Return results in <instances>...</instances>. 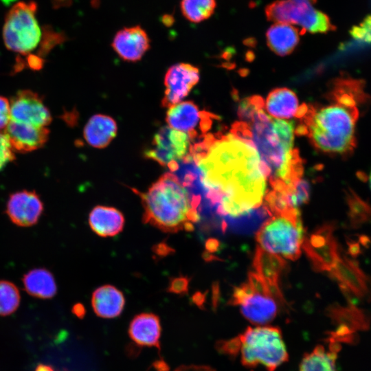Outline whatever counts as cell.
Wrapping results in <instances>:
<instances>
[{
  "instance_id": "5",
  "label": "cell",
  "mask_w": 371,
  "mask_h": 371,
  "mask_svg": "<svg viewBox=\"0 0 371 371\" xmlns=\"http://www.w3.org/2000/svg\"><path fill=\"white\" fill-rule=\"evenodd\" d=\"M229 356L240 353L242 364L249 368L258 365L274 371L288 360V352L279 328L248 327L238 337L227 340Z\"/></svg>"
},
{
  "instance_id": "43",
  "label": "cell",
  "mask_w": 371,
  "mask_h": 371,
  "mask_svg": "<svg viewBox=\"0 0 371 371\" xmlns=\"http://www.w3.org/2000/svg\"><path fill=\"white\" fill-rule=\"evenodd\" d=\"M68 1H71V0H55V1H58V3H61L63 4H65V3L67 2Z\"/></svg>"
},
{
  "instance_id": "3",
  "label": "cell",
  "mask_w": 371,
  "mask_h": 371,
  "mask_svg": "<svg viewBox=\"0 0 371 371\" xmlns=\"http://www.w3.org/2000/svg\"><path fill=\"white\" fill-rule=\"evenodd\" d=\"M368 98L361 80L339 78L330 93L331 102L320 107L308 106L296 133L307 135L320 151L348 156L357 146L359 108Z\"/></svg>"
},
{
  "instance_id": "19",
  "label": "cell",
  "mask_w": 371,
  "mask_h": 371,
  "mask_svg": "<svg viewBox=\"0 0 371 371\" xmlns=\"http://www.w3.org/2000/svg\"><path fill=\"white\" fill-rule=\"evenodd\" d=\"M264 108L272 117L278 119L301 118L308 105H300L295 93L287 88H278L268 95Z\"/></svg>"
},
{
  "instance_id": "32",
  "label": "cell",
  "mask_w": 371,
  "mask_h": 371,
  "mask_svg": "<svg viewBox=\"0 0 371 371\" xmlns=\"http://www.w3.org/2000/svg\"><path fill=\"white\" fill-rule=\"evenodd\" d=\"M310 196V186L305 180L300 179L297 182L293 191L287 195L289 205L293 208L306 203Z\"/></svg>"
},
{
  "instance_id": "41",
  "label": "cell",
  "mask_w": 371,
  "mask_h": 371,
  "mask_svg": "<svg viewBox=\"0 0 371 371\" xmlns=\"http://www.w3.org/2000/svg\"><path fill=\"white\" fill-rule=\"evenodd\" d=\"M36 371H54L52 368L48 366L45 365H39Z\"/></svg>"
},
{
  "instance_id": "10",
  "label": "cell",
  "mask_w": 371,
  "mask_h": 371,
  "mask_svg": "<svg viewBox=\"0 0 371 371\" xmlns=\"http://www.w3.org/2000/svg\"><path fill=\"white\" fill-rule=\"evenodd\" d=\"M192 138L184 132L175 130L168 125L155 133L150 146L144 152L147 159L168 166L183 158L189 152Z\"/></svg>"
},
{
  "instance_id": "4",
  "label": "cell",
  "mask_w": 371,
  "mask_h": 371,
  "mask_svg": "<svg viewBox=\"0 0 371 371\" xmlns=\"http://www.w3.org/2000/svg\"><path fill=\"white\" fill-rule=\"evenodd\" d=\"M141 199L144 223L165 232L192 230L200 219L187 190L172 172L161 175L145 192L136 190Z\"/></svg>"
},
{
  "instance_id": "23",
  "label": "cell",
  "mask_w": 371,
  "mask_h": 371,
  "mask_svg": "<svg viewBox=\"0 0 371 371\" xmlns=\"http://www.w3.org/2000/svg\"><path fill=\"white\" fill-rule=\"evenodd\" d=\"M125 304L123 293L112 285H103L92 295L91 305L95 313L103 318L119 316Z\"/></svg>"
},
{
  "instance_id": "33",
  "label": "cell",
  "mask_w": 371,
  "mask_h": 371,
  "mask_svg": "<svg viewBox=\"0 0 371 371\" xmlns=\"http://www.w3.org/2000/svg\"><path fill=\"white\" fill-rule=\"evenodd\" d=\"M247 284L252 292L272 297L268 284L258 273L252 271L249 272Z\"/></svg>"
},
{
  "instance_id": "28",
  "label": "cell",
  "mask_w": 371,
  "mask_h": 371,
  "mask_svg": "<svg viewBox=\"0 0 371 371\" xmlns=\"http://www.w3.org/2000/svg\"><path fill=\"white\" fill-rule=\"evenodd\" d=\"M253 266L267 283L278 284V279L286 267V262L278 255L270 253L258 246L255 251Z\"/></svg>"
},
{
  "instance_id": "1",
  "label": "cell",
  "mask_w": 371,
  "mask_h": 371,
  "mask_svg": "<svg viewBox=\"0 0 371 371\" xmlns=\"http://www.w3.org/2000/svg\"><path fill=\"white\" fill-rule=\"evenodd\" d=\"M190 152L203 173L205 199L218 216H238L262 205L267 179L250 142L232 133L204 135Z\"/></svg>"
},
{
  "instance_id": "29",
  "label": "cell",
  "mask_w": 371,
  "mask_h": 371,
  "mask_svg": "<svg viewBox=\"0 0 371 371\" xmlns=\"http://www.w3.org/2000/svg\"><path fill=\"white\" fill-rule=\"evenodd\" d=\"M346 199L348 207V220L352 227L357 228L371 223V205L368 202L351 189L346 192Z\"/></svg>"
},
{
  "instance_id": "13",
  "label": "cell",
  "mask_w": 371,
  "mask_h": 371,
  "mask_svg": "<svg viewBox=\"0 0 371 371\" xmlns=\"http://www.w3.org/2000/svg\"><path fill=\"white\" fill-rule=\"evenodd\" d=\"M329 273L348 300H361L371 295V279L356 261L340 257Z\"/></svg>"
},
{
  "instance_id": "31",
  "label": "cell",
  "mask_w": 371,
  "mask_h": 371,
  "mask_svg": "<svg viewBox=\"0 0 371 371\" xmlns=\"http://www.w3.org/2000/svg\"><path fill=\"white\" fill-rule=\"evenodd\" d=\"M19 303L20 293L17 286L10 281L0 280V315L12 313Z\"/></svg>"
},
{
  "instance_id": "44",
  "label": "cell",
  "mask_w": 371,
  "mask_h": 371,
  "mask_svg": "<svg viewBox=\"0 0 371 371\" xmlns=\"http://www.w3.org/2000/svg\"><path fill=\"white\" fill-rule=\"evenodd\" d=\"M369 183H370V187L371 188V172H370V177H369Z\"/></svg>"
},
{
  "instance_id": "40",
  "label": "cell",
  "mask_w": 371,
  "mask_h": 371,
  "mask_svg": "<svg viewBox=\"0 0 371 371\" xmlns=\"http://www.w3.org/2000/svg\"><path fill=\"white\" fill-rule=\"evenodd\" d=\"M212 302L213 306L216 307L218 304L219 299V286L217 283L214 284L212 289Z\"/></svg>"
},
{
  "instance_id": "20",
  "label": "cell",
  "mask_w": 371,
  "mask_h": 371,
  "mask_svg": "<svg viewBox=\"0 0 371 371\" xmlns=\"http://www.w3.org/2000/svg\"><path fill=\"white\" fill-rule=\"evenodd\" d=\"M128 335L137 344L142 346L156 347L159 351L161 325L157 315L144 313L134 317L130 323Z\"/></svg>"
},
{
  "instance_id": "27",
  "label": "cell",
  "mask_w": 371,
  "mask_h": 371,
  "mask_svg": "<svg viewBox=\"0 0 371 371\" xmlns=\"http://www.w3.org/2000/svg\"><path fill=\"white\" fill-rule=\"evenodd\" d=\"M329 350L319 345L305 354L300 366V371H336L335 361L339 350L338 342L330 341Z\"/></svg>"
},
{
  "instance_id": "38",
  "label": "cell",
  "mask_w": 371,
  "mask_h": 371,
  "mask_svg": "<svg viewBox=\"0 0 371 371\" xmlns=\"http://www.w3.org/2000/svg\"><path fill=\"white\" fill-rule=\"evenodd\" d=\"M175 371H215L209 366H181Z\"/></svg>"
},
{
  "instance_id": "16",
  "label": "cell",
  "mask_w": 371,
  "mask_h": 371,
  "mask_svg": "<svg viewBox=\"0 0 371 371\" xmlns=\"http://www.w3.org/2000/svg\"><path fill=\"white\" fill-rule=\"evenodd\" d=\"M111 47L124 60L137 62L150 47V39L139 25L124 27L115 34Z\"/></svg>"
},
{
  "instance_id": "18",
  "label": "cell",
  "mask_w": 371,
  "mask_h": 371,
  "mask_svg": "<svg viewBox=\"0 0 371 371\" xmlns=\"http://www.w3.org/2000/svg\"><path fill=\"white\" fill-rule=\"evenodd\" d=\"M49 131L46 127H38L10 120L5 128L7 137L13 150L28 153L37 150L46 143Z\"/></svg>"
},
{
  "instance_id": "25",
  "label": "cell",
  "mask_w": 371,
  "mask_h": 371,
  "mask_svg": "<svg viewBox=\"0 0 371 371\" xmlns=\"http://www.w3.org/2000/svg\"><path fill=\"white\" fill-rule=\"evenodd\" d=\"M270 217V212L263 205L238 216H225L223 221L226 229L236 234H249L260 228Z\"/></svg>"
},
{
  "instance_id": "2",
  "label": "cell",
  "mask_w": 371,
  "mask_h": 371,
  "mask_svg": "<svg viewBox=\"0 0 371 371\" xmlns=\"http://www.w3.org/2000/svg\"><path fill=\"white\" fill-rule=\"evenodd\" d=\"M238 115L242 121L233 125L231 133L256 148L271 190L291 193L303 171L302 160L293 148V124L269 116L259 96L243 100Z\"/></svg>"
},
{
  "instance_id": "37",
  "label": "cell",
  "mask_w": 371,
  "mask_h": 371,
  "mask_svg": "<svg viewBox=\"0 0 371 371\" xmlns=\"http://www.w3.org/2000/svg\"><path fill=\"white\" fill-rule=\"evenodd\" d=\"M10 120V109L8 100L0 96V130L5 128Z\"/></svg>"
},
{
  "instance_id": "14",
  "label": "cell",
  "mask_w": 371,
  "mask_h": 371,
  "mask_svg": "<svg viewBox=\"0 0 371 371\" xmlns=\"http://www.w3.org/2000/svg\"><path fill=\"white\" fill-rule=\"evenodd\" d=\"M10 120L38 127H46L52 120L41 97L30 90L19 91L10 100Z\"/></svg>"
},
{
  "instance_id": "21",
  "label": "cell",
  "mask_w": 371,
  "mask_h": 371,
  "mask_svg": "<svg viewBox=\"0 0 371 371\" xmlns=\"http://www.w3.org/2000/svg\"><path fill=\"white\" fill-rule=\"evenodd\" d=\"M117 131V124L113 117L104 114H95L86 124L83 136L89 146L104 148L115 137Z\"/></svg>"
},
{
  "instance_id": "22",
  "label": "cell",
  "mask_w": 371,
  "mask_h": 371,
  "mask_svg": "<svg viewBox=\"0 0 371 371\" xmlns=\"http://www.w3.org/2000/svg\"><path fill=\"white\" fill-rule=\"evenodd\" d=\"M89 223L91 229L98 235L102 237L113 236L122 230L124 218L116 208L98 205L90 212Z\"/></svg>"
},
{
  "instance_id": "24",
  "label": "cell",
  "mask_w": 371,
  "mask_h": 371,
  "mask_svg": "<svg viewBox=\"0 0 371 371\" xmlns=\"http://www.w3.org/2000/svg\"><path fill=\"white\" fill-rule=\"evenodd\" d=\"M301 32L295 27L286 23H275L266 32L269 47L279 56L291 54L300 41Z\"/></svg>"
},
{
  "instance_id": "39",
  "label": "cell",
  "mask_w": 371,
  "mask_h": 371,
  "mask_svg": "<svg viewBox=\"0 0 371 371\" xmlns=\"http://www.w3.org/2000/svg\"><path fill=\"white\" fill-rule=\"evenodd\" d=\"M220 243L214 238H210L205 243V247L208 252H214L218 250Z\"/></svg>"
},
{
  "instance_id": "6",
  "label": "cell",
  "mask_w": 371,
  "mask_h": 371,
  "mask_svg": "<svg viewBox=\"0 0 371 371\" xmlns=\"http://www.w3.org/2000/svg\"><path fill=\"white\" fill-rule=\"evenodd\" d=\"M304 229L297 208L272 216L259 228L256 239L263 249L295 260L301 255Z\"/></svg>"
},
{
  "instance_id": "8",
  "label": "cell",
  "mask_w": 371,
  "mask_h": 371,
  "mask_svg": "<svg viewBox=\"0 0 371 371\" xmlns=\"http://www.w3.org/2000/svg\"><path fill=\"white\" fill-rule=\"evenodd\" d=\"M317 0H276L265 9L267 19L275 23L298 25L302 33H326L335 30L329 16L317 10Z\"/></svg>"
},
{
  "instance_id": "26",
  "label": "cell",
  "mask_w": 371,
  "mask_h": 371,
  "mask_svg": "<svg viewBox=\"0 0 371 371\" xmlns=\"http://www.w3.org/2000/svg\"><path fill=\"white\" fill-rule=\"evenodd\" d=\"M23 283L26 292L36 297L49 299L56 293L57 287L54 278L46 269L30 270L24 275Z\"/></svg>"
},
{
  "instance_id": "35",
  "label": "cell",
  "mask_w": 371,
  "mask_h": 371,
  "mask_svg": "<svg viewBox=\"0 0 371 371\" xmlns=\"http://www.w3.org/2000/svg\"><path fill=\"white\" fill-rule=\"evenodd\" d=\"M188 279L186 277H178L172 279L168 291L177 294H186L188 291Z\"/></svg>"
},
{
  "instance_id": "17",
  "label": "cell",
  "mask_w": 371,
  "mask_h": 371,
  "mask_svg": "<svg viewBox=\"0 0 371 371\" xmlns=\"http://www.w3.org/2000/svg\"><path fill=\"white\" fill-rule=\"evenodd\" d=\"M43 210V204L34 191L22 190L12 194L6 205V214L20 227L36 224Z\"/></svg>"
},
{
  "instance_id": "34",
  "label": "cell",
  "mask_w": 371,
  "mask_h": 371,
  "mask_svg": "<svg viewBox=\"0 0 371 371\" xmlns=\"http://www.w3.org/2000/svg\"><path fill=\"white\" fill-rule=\"evenodd\" d=\"M14 159L13 149L7 137L0 133V171Z\"/></svg>"
},
{
  "instance_id": "42",
  "label": "cell",
  "mask_w": 371,
  "mask_h": 371,
  "mask_svg": "<svg viewBox=\"0 0 371 371\" xmlns=\"http://www.w3.org/2000/svg\"><path fill=\"white\" fill-rule=\"evenodd\" d=\"M3 3L5 5H9L12 1H14L15 0H1Z\"/></svg>"
},
{
  "instance_id": "15",
  "label": "cell",
  "mask_w": 371,
  "mask_h": 371,
  "mask_svg": "<svg viewBox=\"0 0 371 371\" xmlns=\"http://www.w3.org/2000/svg\"><path fill=\"white\" fill-rule=\"evenodd\" d=\"M199 80L197 67L188 63L171 66L165 74L161 106L170 108L186 97Z\"/></svg>"
},
{
  "instance_id": "9",
  "label": "cell",
  "mask_w": 371,
  "mask_h": 371,
  "mask_svg": "<svg viewBox=\"0 0 371 371\" xmlns=\"http://www.w3.org/2000/svg\"><path fill=\"white\" fill-rule=\"evenodd\" d=\"M335 227L333 223H325L304 237L302 247L317 271L329 272L341 257L333 236Z\"/></svg>"
},
{
  "instance_id": "30",
  "label": "cell",
  "mask_w": 371,
  "mask_h": 371,
  "mask_svg": "<svg viewBox=\"0 0 371 371\" xmlns=\"http://www.w3.org/2000/svg\"><path fill=\"white\" fill-rule=\"evenodd\" d=\"M216 0H181L182 15L188 21L198 23L208 19L214 12Z\"/></svg>"
},
{
  "instance_id": "11",
  "label": "cell",
  "mask_w": 371,
  "mask_h": 371,
  "mask_svg": "<svg viewBox=\"0 0 371 371\" xmlns=\"http://www.w3.org/2000/svg\"><path fill=\"white\" fill-rule=\"evenodd\" d=\"M229 304L239 306L243 315L258 325L271 322L277 315L280 305L272 297L252 292L247 283L234 289Z\"/></svg>"
},
{
  "instance_id": "36",
  "label": "cell",
  "mask_w": 371,
  "mask_h": 371,
  "mask_svg": "<svg viewBox=\"0 0 371 371\" xmlns=\"http://www.w3.org/2000/svg\"><path fill=\"white\" fill-rule=\"evenodd\" d=\"M353 30L352 34L354 38L366 42H371V21H368Z\"/></svg>"
},
{
  "instance_id": "7",
  "label": "cell",
  "mask_w": 371,
  "mask_h": 371,
  "mask_svg": "<svg viewBox=\"0 0 371 371\" xmlns=\"http://www.w3.org/2000/svg\"><path fill=\"white\" fill-rule=\"evenodd\" d=\"M34 1L19 2L8 12L3 29L6 47L21 55H29L38 46L41 32L36 19Z\"/></svg>"
},
{
  "instance_id": "12",
  "label": "cell",
  "mask_w": 371,
  "mask_h": 371,
  "mask_svg": "<svg viewBox=\"0 0 371 371\" xmlns=\"http://www.w3.org/2000/svg\"><path fill=\"white\" fill-rule=\"evenodd\" d=\"M212 118L214 115L200 111L191 101H181L173 105L168 108L166 115L169 127L188 134L192 140L199 137V131L203 135L209 129Z\"/></svg>"
}]
</instances>
